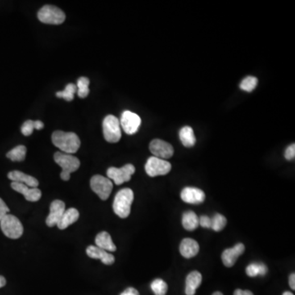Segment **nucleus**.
<instances>
[{
    "label": "nucleus",
    "mask_w": 295,
    "mask_h": 295,
    "mask_svg": "<svg viewBox=\"0 0 295 295\" xmlns=\"http://www.w3.org/2000/svg\"><path fill=\"white\" fill-rule=\"evenodd\" d=\"M0 227L4 234L10 239H18L23 234V226L15 216H5L0 221Z\"/></svg>",
    "instance_id": "423d86ee"
},
{
    "label": "nucleus",
    "mask_w": 295,
    "mask_h": 295,
    "mask_svg": "<svg viewBox=\"0 0 295 295\" xmlns=\"http://www.w3.org/2000/svg\"><path fill=\"white\" fill-rule=\"evenodd\" d=\"M54 159L55 163L62 167L63 171L60 174V177L65 181L70 180L71 173L77 171L80 166V160L72 154L57 152L55 153Z\"/></svg>",
    "instance_id": "7ed1b4c3"
},
{
    "label": "nucleus",
    "mask_w": 295,
    "mask_h": 295,
    "mask_svg": "<svg viewBox=\"0 0 295 295\" xmlns=\"http://www.w3.org/2000/svg\"><path fill=\"white\" fill-rule=\"evenodd\" d=\"M6 284V279L3 276H0V288L5 286Z\"/></svg>",
    "instance_id": "58836bf2"
},
{
    "label": "nucleus",
    "mask_w": 295,
    "mask_h": 295,
    "mask_svg": "<svg viewBox=\"0 0 295 295\" xmlns=\"http://www.w3.org/2000/svg\"><path fill=\"white\" fill-rule=\"evenodd\" d=\"M37 16L42 23L48 25H61L66 19L65 13L53 5L43 6L39 9Z\"/></svg>",
    "instance_id": "20e7f679"
},
{
    "label": "nucleus",
    "mask_w": 295,
    "mask_h": 295,
    "mask_svg": "<svg viewBox=\"0 0 295 295\" xmlns=\"http://www.w3.org/2000/svg\"><path fill=\"white\" fill-rule=\"evenodd\" d=\"M134 201V192L130 188H124L117 192L113 201V211L121 218L128 217L131 204Z\"/></svg>",
    "instance_id": "f03ea898"
},
{
    "label": "nucleus",
    "mask_w": 295,
    "mask_h": 295,
    "mask_svg": "<svg viewBox=\"0 0 295 295\" xmlns=\"http://www.w3.org/2000/svg\"><path fill=\"white\" fill-rule=\"evenodd\" d=\"M43 122L41 121H35V130H42L43 128Z\"/></svg>",
    "instance_id": "4c0bfd02"
},
{
    "label": "nucleus",
    "mask_w": 295,
    "mask_h": 295,
    "mask_svg": "<svg viewBox=\"0 0 295 295\" xmlns=\"http://www.w3.org/2000/svg\"><path fill=\"white\" fill-rule=\"evenodd\" d=\"M151 289L155 295H166L168 286L164 280L162 279H156L151 284Z\"/></svg>",
    "instance_id": "cd10ccee"
},
{
    "label": "nucleus",
    "mask_w": 295,
    "mask_h": 295,
    "mask_svg": "<svg viewBox=\"0 0 295 295\" xmlns=\"http://www.w3.org/2000/svg\"><path fill=\"white\" fill-rule=\"evenodd\" d=\"M9 213V207L7 206V204H5V201L2 199H0V221L5 216L8 215Z\"/></svg>",
    "instance_id": "473e14b6"
},
{
    "label": "nucleus",
    "mask_w": 295,
    "mask_h": 295,
    "mask_svg": "<svg viewBox=\"0 0 295 295\" xmlns=\"http://www.w3.org/2000/svg\"><path fill=\"white\" fill-rule=\"evenodd\" d=\"M180 141L184 147H193L196 143L195 135L190 126H184L179 132Z\"/></svg>",
    "instance_id": "4be33fe9"
},
{
    "label": "nucleus",
    "mask_w": 295,
    "mask_h": 295,
    "mask_svg": "<svg viewBox=\"0 0 295 295\" xmlns=\"http://www.w3.org/2000/svg\"><path fill=\"white\" fill-rule=\"evenodd\" d=\"M103 131L106 141L117 143L122 138L120 121L113 115H108L103 122Z\"/></svg>",
    "instance_id": "39448f33"
},
{
    "label": "nucleus",
    "mask_w": 295,
    "mask_h": 295,
    "mask_svg": "<svg viewBox=\"0 0 295 295\" xmlns=\"http://www.w3.org/2000/svg\"><path fill=\"white\" fill-rule=\"evenodd\" d=\"M120 295H139V292L135 288H128L126 289V290L123 291L122 293Z\"/></svg>",
    "instance_id": "f704fd0d"
},
{
    "label": "nucleus",
    "mask_w": 295,
    "mask_h": 295,
    "mask_svg": "<svg viewBox=\"0 0 295 295\" xmlns=\"http://www.w3.org/2000/svg\"><path fill=\"white\" fill-rule=\"evenodd\" d=\"M120 125L127 135H134L141 125V118L136 113L125 111L121 117Z\"/></svg>",
    "instance_id": "9d476101"
},
{
    "label": "nucleus",
    "mask_w": 295,
    "mask_h": 295,
    "mask_svg": "<svg viewBox=\"0 0 295 295\" xmlns=\"http://www.w3.org/2000/svg\"><path fill=\"white\" fill-rule=\"evenodd\" d=\"M92 190L102 200H107L113 190V184L110 179L100 175H95L90 180Z\"/></svg>",
    "instance_id": "6e6552de"
},
{
    "label": "nucleus",
    "mask_w": 295,
    "mask_h": 295,
    "mask_svg": "<svg viewBox=\"0 0 295 295\" xmlns=\"http://www.w3.org/2000/svg\"><path fill=\"white\" fill-rule=\"evenodd\" d=\"M211 220H212L211 228L214 231H217V232L223 230L225 226H226V223H227V220H226V217H224L223 215H221V214H218V213L214 215V217Z\"/></svg>",
    "instance_id": "c85d7f7f"
},
{
    "label": "nucleus",
    "mask_w": 295,
    "mask_h": 295,
    "mask_svg": "<svg viewBox=\"0 0 295 295\" xmlns=\"http://www.w3.org/2000/svg\"><path fill=\"white\" fill-rule=\"evenodd\" d=\"M135 172V167L132 164H126L121 168L109 167L107 171V176L117 185H120L129 181Z\"/></svg>",
    "instance_id": "1a4fd4ad"
},
{
    "label": "nucleus",
    "mask_w": 295,
    "mask_h": 295,
    "mask_svg": "<svg viewBox=\"0 0 295 295\" xmlns=\"http://www.w3.org/2000/svg\"><path fill=\"white\" fill-rule=\"evenodd\" d=\"M66 211L65 204L61 200H55L50 205V215L46 219V224L50 227L57 226Z\"/></svg>",
    "instance_id": "f8f14e48"
},
{
    "label": "nucleus",
    "mask_w": 295,
    "mask_h": 295,
    "mask_svg": "<svg viewBox=\"0 0 295 295\" xmlns=\"http://www.w3.org/2000/svg\"><path fill=\"white\" fill-rule=\"evenodd\" d=\"M245 247L243 243H239L233 248L227 249L221 254L223 264L227 267H231L235 264L237 259L244 252Z\"/></svg>",
    "instance_id": "4468645a"
},
{
    "label": "nucleus",
    "mask_w": 295,
    "mask_h": 295,
    "mask_svg": "<svg viewBox=\"0 0 295 295\" xmlns=\"http://www.w3.org/2000/svg\"><path fill=\"white\" fill-rule=\"evenodd\" d=\"M8 177L13 180V182L21 183L24 184L31 188H37L39 185V181L35 177L23 173L20 171H13L8 174Z\"/></svg>",
    "instance_id": "f3484780"
},
{
    "label": "nucleus",
    "mask_w": 295,
    "mask_h": 295,
    "mask_svg": "<svg viewBox=\"0 0 295 295\" xmlns=\"http://www.w3.org/2000/svg\"><path fill=\"white\" fill-rule=\"evenodd\" d=\"M79 216H80V214H79L77 209H74V208L68 209L63 213V217H61V219L59 221L57 226L60 230H65L68 226H71L72 224L75 223L78 220Z\"/></svg>",
    "instance_id": "412c9836"
},
{
    "label": "nucleus",
    "mask_w": 295,
    "mask_h": 295,
    "mask_svg": "<svg viewBox=\"0 0 295 295\" xmlns=\"http://www.w3.org/2000/svg\"><path fill=\"white\" fill-rule=\"evenodd\" d=\"M180 198L187 204H200L204 203L206 196L202 189L195 187H185L180 193Z\"/></svg>",
    "instance_id": "ddd939ff"
},
{
    "label": "nucleus",
    "mask_w": 295,
    "mask_h": 295,
    "mask_svg": "<svg viewBox=\"0 0 295 295\" xmlns=\"http://www.w3.org/2000/svg\"><path fill=\"white\" fill-rule=\"evenodd\" d=\"M11 187L18 193H22L25 199L30 202H37L40 200L42 196L41 191L38 188H31L24 184L12 182Z\"/></svg>",
    "instance_id": "2eb2a0df"
},
{
    "label": "nucleus",
    "mask_w": 295,
    "mask_h": 295,
    "mask_svg": "<svg viewBox=\"0 0 295 295\" xmlns=\"http://www.w3.org/2000/svg\"><path fill=\"white\" fill-rule=\"evenodd\" d=\"M89 78L85 77V76H81L77 80V93L80 99L86 98L87 96L89 95Z\"/></svg>",
    "instance_id": "a878e982"
},
{
    "label": "nucleus",
    "mask_w": 295,
    "mask_h": 295,
    "mask_svg": "<svg viewBox=\"0 0 295 295\" xmlns=\"http://www.w3.org/2000/svg\"><path fill=\"white\" fill-rule=\"evenodd\" d=\"M77 91V87L72 83H70L65 87L63 91L57 92L56 96L58 98L64 99L68 102H71L74 100V94Z\"/></svg>",
    "instance_id": "bb28decb"
},
{
    "label": "nucleus",
    "mask_w": 295,
    "mask_h": 295,
    "mask_svg": "<svg viewBox=\"0 0 295 295\" xmlns=\"http://www.w3.org/2000/svg\"><path fill=\"white\" fill-rule=\"evenodd\" d=\"M150 152L154 154V157L159 159H165L172 158L174 154V149L172 144L162 140V139H154L150 144Z\"/></svg>",
    "instance_id": "9b49d317"
},
{
    "label": "nucleus",
    "mask_w": 295,
    "mask_h": 295,
    "mask_svg": "<svg viewBox=\"0 0 295 295\" xmlns=\"http://www.w3.org/2000/svg\"><path fill=\"white\" fill-rule=\"evenodd\" d=\"M171 170L172 164L169 162L156 157H150L145 164L146 173L151 177L165 176L171 172Z\"/></svg>",
    "instance_id": "0eeeda50"
},
{
    "label": "nucleus",
    "mask_w": 295,
    "mask_h": 295,
    "mask_svg": "<svg viewBox=\"0 0 295 295\" xmlns=\"http://www.w3.org/2000/svg\"><path fill=\"white\" fill-rule=\"evenodd\" d=\"M26 148L24 145H18L13 148L7 154V158L13 162H22L26 159Z\"/></svg>",
    "instance_id": "393cba45"
},
{
    "label": "nucleus",
    "mask_w": 295,
    "mask_h": 295,
    "mask_svg": "<svg viewBox=\"0 0 295 295\" xmlns=\"http://www.w3.org/2000/svg\"><path fill=\"white\" fill-rule=\"evenodd\" d=\"M267 272V266L261 263H251L246 268V274L250 277H255L257 276H265Z\"/></svg>",
    "instance_id": "b1692460"
},
{
    "label": "nucleus",
    "mask_w": 295,
    "mask_h": 295,
    "mask_svg": "<svg viewBox=\"0 0 295 295\" xmlns=\"http://www.w3.org/2000/svg\"><path fill=\"white\" fill-rule=\"evenodd\" d=\"M234 295H254V293L250 290H242L239 289L234 291Z\"/></svg>",
    "instance_id": "c9c22d12"
},
{
    "label": "nucleus",
    "mask_w": 295,
    "mask_h": 295,
    "mask_svg": "<svg viewBox=\"0 0 295 295\" xmlns=\"http://www.w3.org/2000/svg\"><path fill=\"white\" fill-rule=\"evenodd\" d=\"M213 295H223L221 292H215V293H213Z\"/></svg>",
    "instance_id": "a19ab883"
},
{
    "label": "nucleus",
    "mask_w": 295,
    "mask_h": 295,
    "mask_svg": "<svg viewBox=\"0 0 295 295\" xmlns=\"http://www.w3.org/2000/svg\"><path fill=\"white\" fill-rule=\"evenodd\" d=\"M200 251V245L197 241L189 238H185L180 243V254L185 258H192L195 257Z\"/></svg>",
    "instance_id": "a211bd4d"
},
{
    "label": "nucleus",
    "mask_w": 295,
    "mask_h": 295,
    "mask_svg": "<svg viewBox=\"0 0 295 295\" xmlns=\"http://www.w3.org/2000/svg\"><path fill=\"white\" fill-rule=\"evenodd\" d=\"M35 130V121L28 120L23 123L21 128V131L25 136H30Z\"/></svg>",
    "instance_id": "7c9ffc66"
},
{
    "label": "nucleus",
    "mask_w": 295,
    "mask_h": 295,
    "mask_svg": "<svg viewBox=\"0 0 295 295\" xmlns=\"http://www.w3.org/2000/svg\"><path fill=\"white\" fill-rule=\"evenodd\" d=\"M86 254L89 258L100 259L105 265H112L115 262V258L113 254H109L97 246H89L86 249Z\"/></svg>",
    "instance_id": "dca6fc26"
},
{
    "label": "nucleus",
    "mask_w": 295,
    "mask_h": 295,
    "mask_svg": "<svg viewBox=\"0 0 295 295\" xmlns=\"http://www.w3.org/2000/svg\"><path fill=\"white\" fill-rule=\"evenodd\" d=\"M95 243L97 247L105 250L107 252H115L117 250L115 243H113L112 237L106 231L99 233L95 238Z\"/></svg>",
    "instance_id": "aec40b11"
},
{
    "label": "nucleus",
    "mask_w": 295,
    "mask_h": 295,
    "mask_svg": "<svg viewBox=\"0 0 295 295\" xmlns=\"http://www.w3.org/2000/svg\"><path fill=\"white\" fill-rule=\"evenodd\" d=\"M258 80L256 77L254 76H247L245 78L242 80V82L240 83V89L242 90H244L246 92H252L255 88H256L257 85H258Z\"/></svg>",
    "instance_id": "c756f323"
},
{
    "label": "nucleus",
    "mask_w": 295,
    "mask_h": 295,
    "mask_svg": "<svg viewBox=\"0 0 295 295\" xmlns=\"http://www.w3.org/2000/svg\"><path fill=\"white\" fill-rule=\"evenodd\" d=\"M295 157V144L294 143H292L291 145L287 148L286 150H285V153H284V158L287 159V160H293Z\"/></svg>",
    "instance_id": "2f4dec72"
},
{
    "label": "nucleus",
    "mask_w": 295,
    "mask_h": 295,
    "mask_svg": "<svg viewBox=\"0 0 295 295\" xmlns=\"http://www.w3.org/2000/svg\"><path fill=\"white\" fill-rule=\"evenodd\" d=\"M283 295H293V293H291V292H289V291H286V292H284L283 293Z\"/></svg>",
    "instance_id": "ea45409f"
},
{
    "label": "nucleus",
    "mask_w": 295,
    "mask_h": 295,
    "mask_svg": "<svg viewBox=\"0 0 295 295\" xmlns=\"http://www.w3.org/2000/svg\"><path fill=\"white\" fill-rule=\"evenodd\" d=\"M289 286H290L291 289L294 290L295 289V275L294 273L291 274L290 276H289Z\"/></svg>",
    "instance_id": "e433bc0d"
},
{
    "label": "nucleus",
    "mask_w": 295,
    "mask_h": 295,
    "mask_svg": "<svg viewBox=\"0 0 295 295\" xmlns=\"http://www.w3.org/2000/svg\"><path fill=\"white\" fill-rule=\"evenodd\" d=\"M52 141L64 154H75L80 146L78 135L73 132H64L62 130H56L53 133Z\"/></svg>",
    "instance_id": "f257e3e1"
},
{
    "label": "nucleus",
    "mask_w": 295,
    "mask_h": 295,
    "mask_svg": "<svg viewBox=\"0 0 295 295\" xmlns=\"http://www.w3.org/2000/svg\"><path fill=\"white\" fill-rule=\"evenodd\" d=\"M202 283V275L199 271H193L187 276L185 294L194 295L196 289Z\"/></svg>",
    "instance_id": "6ab92c4d"
},
{
    "label": "nucleus",
    "mask_w": 295,
    "mask_h": 295,
    "mask_svg": "<svg viewBox=\"0 0 295 295\" xmlns=\"http://www.w3.org/2000/svg\"><path fill=\"white\" fill-rule=\"evenodd\" d=\"M182 225L185 230L189 231L196 230L200 226V218L196 215L195 213L192 211H188L183 214Z\"/></svg>",
    "instance_id": "5701e85b"
},
{
    "label": "nucleus",
    "mask_w": 295,
    "mask_h": 295,
    "mask_svg": "<svg viewBox=\"0 0 295 295\" xmlns=\"http://www.w3.org/2000/svg\"><path fill=\"white\" fill-rule=\"evenodd\" d=\"M200 218V225L204 228H211L212 220L208 216H201Z\"/></svg>",
    "instance_id": "72a5a7b5"
}]
</instances>
